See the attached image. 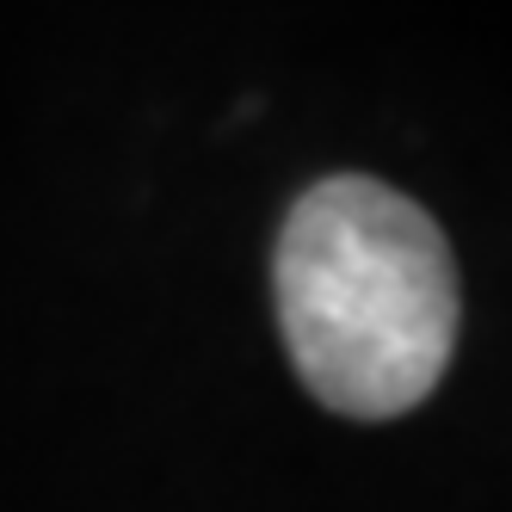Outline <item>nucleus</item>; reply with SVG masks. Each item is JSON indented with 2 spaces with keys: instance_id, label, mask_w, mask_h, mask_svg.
<instances>
[{
  "instance_id": "nucleus-1",
  "label": "nucleus",
  "mask_w": 512,
  "mask_h": 512,
  "mask_svg": "<svg viewBox=\"0 0 512 512\" xmlns=\"http://www.w3.org/2000/svg\"><path fill=\"white\" fill-rule=\"evenodd\" d=\"M272 290L297 377L346 420L420 408L457 352L451 241L383 179L334 173L290 204Z\"/></svg>"
}]
</instances>
